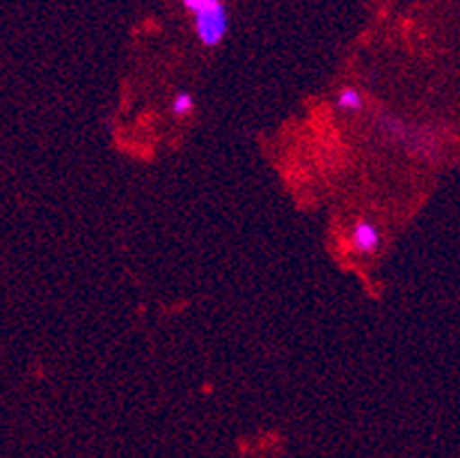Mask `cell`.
I'll return each mask as SVG.
<instances>
[{
	"instance_id": "1",
	"label": "cell",
	"mask_w": 460,
	"mask_h": 458,
	"mask_svg": "<svg viewBox=\"0 0 460 458\" xmlns=\"http://www.w3.org/2000/svg\"><path fill=\"white\" fill-rule=\"evenodd\" d=\"M192 19H195V32H198L199 41L204 46H217L225 40V35H227L229 16L223 3H217V5L199 12Z\"/></svg>"
},
{
	"instance_id": "2",
	"label": "cell",
	"mask_w": 460,
	"mask_h": 458,
	"mask_svg": "<svg viewBox=\"0 0 460 458\" xmlns=\"http://www.w3.org/2000/svg\"><path fill=\"white\" fill-rule=\"evenodd\" d=\"M350 250L355 255H374L378 252L380 243H383V237H380V229L369 220H359L355 222L353 229H350Z\"/></svg>"
},
{
	"instance_id": "3",
	"label": "cell",
	"mask_w": 460,
	"mask_h": 458,
	"mask_svg": "<svg viewBox=\"0 0 460 458\" xmlns=\"http://www.w3.org/2000/svg\"><path fill=\"white\" fill-rule=\"evenodd\" d=\"M365 106V99L355 87H344V90L337 94V108L344 112H358Z\"/></svg>"
},
{
	"instance_id": "4",
	"label": "cell",
	"mask_w": 460,
	"mask_h": 458,
	"mask_svg": "<svg viewBox=\"0 0 460 458\" xmlns=\"http://www.w3.org/2000/svg\"><path fill=\"white\" fill-rule=\"evenodd\" d=\"M195 111V99H192L190 92H179L172 99V112L177 117H188Z\"/></svg>"
},
{
	"instance_id": "5",
	"label": "cell",
	"mask_w": 460,
	"mask_h": 458,
	"mask_svg": "<svg viewBox=\"0 0 460 458\" xmlns=\"http://www.w3.org/2000/svg\"><path fill=\"white\" fill-rule=\"evenodd\" d=\"M217 3H220V0H183V7H186V10L195 16V14H199V12L208 10V7L217 5Z\"/></svg>"
}]
</instances>
